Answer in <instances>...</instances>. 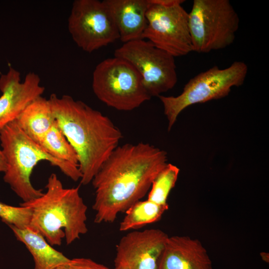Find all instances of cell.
<instances>
[{"mask_svg": "<svg viewBox=\"0 0 269 269\" xmlns=\"http://www.w3.org/2000/svg\"><path fill=\"white\" fill-rule=\"evenodd\" d=\"M167 160L165 151L147 143L118 145L91 181L94 222L112 223L119 213L140 200Z\"/></svg>", "mask_w": 269, "mask_h": 269, "instance_id": "1", "label": "cell"}, {"mask_svg": "<svg viewBox=\"0 0 269 269\" xmlns=\"http://www.w3.org/2000/svg\"><path fill=\"white\" fill-rule=\"evenodd\" d=\"M48 100L54 119L77 154L80 182L87 185L119 145L122 134L108 117L82 101L55 94Z\"/></svg>", "mask_w": 269, "mask_h": 269, "instance_id": "2", "label": "cell"}, {"mask_svg": "<svg viewBox=\"0 0 269 269\" xmlns=\"http://www.w3.org/2000/svg\"><path fill=\"white\" fill-rule=\"evenodd\" d=\"M39 197L19 205L28 207L31 216L28 226L40 234L51 246H60L63 239L70 245L88 232L87 206L79 187L65 188L52 173Z\"/></svg>", "mask_w": 269, "mask_h": 269, "instance_id": "3", "label": "cell"}, {"mask_svg": "<svg viewBox=\"0 0 269 269\" xmlns=\"http://www.w3.org/2000/svg\"><path fill=\"white\" fill-rule=\"evenodd\" d=\"M0 142L6 161L3 180L23 202L40 196L42 189L35 188L31 175L40 161L46 160L74 181L81 178L79 167L56 158L28 137L15 121L0 130Z\"/></svg>", "mask_w": 269, "mask_h": 269, "instance_id": "4", "label": "cell"}, {"mask_svg": "<svg viewBox=\"0 0 269 269\" xmlns=\"http://www.w3.org/2000/svg\"><path fill=\"white\" fill-rule=\"evenodd\" d=\"M248 71L247 64L240 61H234L224 69L214 66L191 78L178 96H159L168 122V130H171L178 116L185 108L224 98L233 87L242 85Z\"/></svg>", "mask_w": 269, "mask_h": 269, "instance_id": "5", "label": "cell"}, {"mask_svg": "<svg viewBox=\"0 0 269 269\" xmlns=\"http://www.w3.org/2000/svg\"><path fill=\"white\" fill-rule=\"evenodd\" d=\"M188 20L192 51L200 53L231 45L240 23L229 0H194Z\"/></svg>", "mask_w": 269, "mask_h": 269, "instance_id": "6", "label": "cell"}, {"mask_svg": "<svg viewBox=\"0 0 269 269\" xmlns=\"http://www.w3.org/2000/svg\"><path fill=\"white\" fill-rule=\"evenodd\" d=\"M92 85L99 100L119 111L133 110L151 98L134 67L125 59L115 56L103 60L96 66Z\"/></svg>", "mask_w": 269, "mask_h": 269, "instance_id": "7", "label": "cell"}, {"mask_svg": "<svg viewBox=\"0 0 269 269\" xmlns=\"http://www.w3.org/2000/svg\"><path fill=\"white\" fill-rule=\"evenodd\" d=\"M183 0H148L142 39L175 58L192 52L188 13Z\"/></svg>", "mask_w": 269, "mask_h": 269, "instance_id": "8", "label": "cell"}, {"mask_svg": "<svg viewBox=\"0 0 269 269\" xmlns=\"http://www.w3.org/2000/svg\"><path fill=\"white\" fill-rule=\"evenodd\" d=\"M114 56L134 67L151 97L161 95L177 83L175 57L149 41L140 39L123 43L115 50Z\"/></svg>", "mask_w": 269, "mask_h": 269, "instance_id": "9", "label": "cell"}, {"mask_svg": "<svg viewBox=\"0 0 269 269\" xmlns=\"http://www.w3.org/2000/svg\"><path fill=\"white\" fill-rule=\"evenodd\" d=\"M68 29L76 44L91 53L120 39L118 30L104 0H75Z\"/></svg>", "mask_w": 269, "mask_h": 269, "instance_id": "10", "label": "cell"}, {"mask_svg": "<svg viewBox=\"0 0 269 269\" xmlns=\"http://www.w3.org/2000/svg\"><path fill=\"white\" fill-rule=\"evenodd\" d=\"M168 235L158 229L134 230L116 246V269H158Z\"/></svg>", "mask_w": 269, "mask_h": 269, "instance_id": "11", "label": "cell"}, {"mask_svg": "<svg viewBox=\"0 0 269 269\" xmlns=\"http://www.w3.org/2000/svg\"><path fill=\"white\" fill-rule=\"evenodd\" d=\"M0 130L15 121L32 101L41 96L45 88L39 75L28 73L21 81L19 71L9 66L6 74L0 77Z\"/></svg>", "mask_w": 269, "mask_h": 269, "instance_id": "12", "label": "cell"}, {"mask_svg": "<svg viewBox=\"0 0 269 269\" xmlns=\"http://www.w3.org/2000/svg\"><path fill=\"white\" fill-rule=\"evenodd\" d=\"M158 269H213L201 242L185 236L168 237Z\"/></svg>", "mask_w": 269, "mask_h": 269, "instance_id": "13", "label": "cell"}, {"mask_svg": "<svg viewBox=\"0 0 269 269\" xmlns=\"http://www.w3.org/2000/svg\"><path fill=\"white\" fill-rule=\"evenodd\" d=\"M123 43L142 39L148 0H104Z\"/></svg>", "mask_w": 269, "mask_h": 269, "instance_id": "14", "label": "cell"}, {"mask_svg": "<svg viewBox=\"0 0 269 269\" xmlns=\"http://www.w3.org/2000/svg\"><path fill=\"white\" fill-rule=\"evenodd\" d=\"M17 240L22 243L31 254L34 269H53L69 258L55 250L40 234L29 227L18 228L8 225Z\"/></svg>", "mask_w": 269, "mask_h": 269, "instance_id": "15", "label": "cell"}, {"mask_svg": "<svg viewBox=\"0 0 269 269\" xmlns=\"http://www.w3.org/2000/svg\"><path fill=\"white\" fill-rule=\"evenodd\" d=\"M15 121L28 137L39 144L55 121L49 100L42 96L37 97L25 107Z\"/></svg>", "mask_w": 269, "mask_h": 269, "instance_id": "16", "label": "cell"}, {"mask_svg": "<svg viewBox=\"0 0 269 269\" xmlns=\"http://www.w3.org/2000/svg\"><path fill=\"white\" fill-rule=\"evenodd\" d=\"M168 207L158 205L148 200H139L126 211L121 222L119 230L125 232L137 230L143 226L158 221Z\"/></svg>", "mask_w": 269, "mask_h": 269, "instance_id": "17", "label": "cell"}, {"mask_svg": "<svg viewBox=\"0 0 269 269\" xmlns=\"http://www.w3.org/2000/svg\"><path fill=\"white\" fill-rule=\"evenodd\" d=\"M39 145L51 156L79 167L77 154L55 120Z\"/></svg>", "mask_w": 269, "mask_h": 269, "instance_id": "18", "label": "cell"}, {"mask_svg": "<svg viewBox=\"0 0 269 269\" xmlns=\"http://www.w3.org/2000/svg\"><path fill=\"white\" fill-rule=\"evenodd\" d=\"M180 170L178 167L167 163L153 181L147 200L158 205L168 207V195L175 186Z\"/></svg>", "mask_w": 269, "mask_h": 269, "instance_id": "19", "label": "cell"}, {"mask_svg": "<svg viewBox=\"0 0 269 269\" xmlns=\"http://www.w3.org/2000/svg\"><path fill=\"white\" fill-rule=\"evenodd\" d=\"M31 216V210L28 207L12 206L0 202V218L8 225L18 228L27 227Z\"/></svg>", "mask_w": 269, "mask_h": 269, "instance_id": "20", "label": "cell"}, {"mask_svg": "<svg viewBox=\"0 0 269 269\" xmlns=\"http://www.w3.org/2000/svg\"><path fill=\"white\" fill-rule=\"evenodd\" d=\"M53 269H114V268H110L91 259L78 258L68 259Z\"/></svg>", "mask_w": 269, "mask_h": 269, "instance_id": "21", "label": "cell"}, {"mask_svg": "<svg viewBox=\"0 0 269 269\" xmlns=\"http://www.w3.org/2000/svg\"><path fill=\"white\" fill-rule=\"evenodd\" d=\"M6 169V161L0 142V172H4Z\"/></svg>", "mask_w": 269, "mask_h": 269, "instance_id": "22", "label": "cell"}, {"mask_svg": "<svg viewBox=\"0 0 269 269\" xmlns=\"http://www.w3.org/2000/svg\"><path fill=\"white\" fill-rule=\"evenodd\" d=\"M114 269H116L114 268Z\"/></svg>", "mask_w": 269, "mask_h": 269, "instance_id": "23", "label": "cell"}]
</instances>
